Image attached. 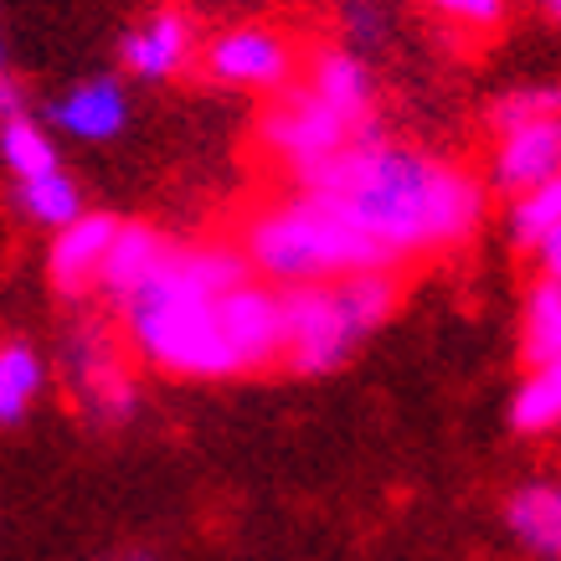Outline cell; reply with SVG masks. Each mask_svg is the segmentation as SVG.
Returning a JSON list of instances; mask_svg holds the SVG:
<instances>
[{
	"instance_id": "7402d4cb",
	"label": "cell",
	"mask_w": 561,
	"mask_h": 561,
	"mask_svg": "<svg viewBox=\"0 0 561 561\" xmlns=\"http://www.w3.org/2000/svg\"><path fill=\"white\" fill-rule=\"evenodd\" d=\"M546 114H561V88L557 83H526L500 93L490 108V129H511V124L526 119H546Z\"/></svg>"
},
{
	"instance_id": "ffe728a7",
	"label": "cell",
	"mask_w": 561,
	"mask_h": 561,
	"mask_svg": "<svg viewBox=\"0 0 561 561\" xmlns=\"http://www.w3.org/2000/svg\"><path fill=\"white\" fill-rule=\"evenodd\" d=\"M397 0H335V26H341L345 47L356 51H376L387 47L391 36H397Z\"/></svg>"
},
{
	"instance_id": "603a6c76",
	"label": "cell",
	"mask_w": 561,
	"mask_h": 561,
	"mask_svg": "<svg viewBox=\"0 0 561 561\" xmlns=\"http://www.w3.org/2000/svg\"><path fill=\"white\" fill-rule=\"evenodd\" d=\"M530 257H536V268H541V278H557V284H561V227H557V232H551V238H546Z\"/></svg>"
},
{
	"instance_id": "7a4b0ae2",
	"label": "cell",
	"mask_w": 561,
	"mask_h": 561,
	"mask_svg": "<svg viewBox=\"0 0 561 561\" xmlns=\"http://www.w3.org/2000/svg\"><path fill=\"white\" fill-rule=\"evenodd\" d=\"M253 273V263L217 242H175L150 284L119 305L124 335L145 366L186 381L242 376L227 341V294Z\"/></svg>"
},
{
	"instance_id": "9c48e42d",
	"label": "cell",
	"mask_w": 561,
	"mask_h": 561,
	"mask_svg": "<svg viewBox=\"0 0 561 561\" xmlns=\"http://www.w3.org/2000/svg\"><path fill=\"white\" fill-rule=\"evenodd\" d=\"M124 221L103 217V211H83L78 221L57 227L47 242V278L57 294H78L103 289V268H108V253H114V238H119Z\"/></svg>"
},
{
	"instance_id": "6da1fadb",
	"label": "cell",
	"mask_w": 561,
	"mask_h": 561,
	"mask_svg": "<svg viewBox=\"0 0 561 561\" xmlns=\"http://www.w3.org/2000/svg\"><path fill=\"white\" fill-rule=\"evenodd\" d=\"M299 186L324 196L356 232H366L391 268L454 253L484 221V186L463 165L376 129Z\"/></svg>"
},
{
	"instance_id": "cb8c5ba5",
	"label": "cell",
	"mask_w": 561,
	"mask_h": 561,
	"mask_svg": "<svg viewBox=\"0 0 561 561\" xmlns=\"http://www.w3.org/2000/svg\"><path fill=\"white\" fill-rule=\"evenodd\" d=\"M541 5V16L551 21V26H561V0H536Z\"/></svg>"
},
{
	"instance_id": "2e32d148",
	"label": "cell",
	"mask_w": 561,
	"mask_h": 561,
	"mask_svg": "<svg viewBox=\"0 0 561 561\" xmlns=\"http://www.w3.org/2000/svg\"><path fill=\"white\" fill-rule=\"evenodd\" d=\"M42 381H47V366L26 341H5L0 345V423L16 427L32 402L42 397Z\"/></svg>"
},
{
	"instance_id": "277c9868",
	"label": "cell",
	"mask_w": 561,
	"mask_h": 561,
	"mask_svg": "<svg viewBox=\"0 0 561 561\" xmlns=\"http://www.w3.org/2000/svg\"><path fill=\"white\" fill-rule=\"evenodd\" d=\"M391 309H397V268H371L351 273V278L284 289V324H289L284 360L305 376L341 371L345 360L387 324Z\"/></svg>"
},
{
	"instance_id": "7c38bea8",
	"label": "cell",
	"mask_w": 561,
	"mask_h": 561,
	"mask_svg": "<svg viewBox=\"0 0 561 561\" xmlns=\"http://www.w3.org/2000/svg\"><path fill=\"white\" fill-rule=\"evenodd\" d=\"M505 526L530 557L561 561V479H530L505 500Z\"/></svg>"
},
{
	"instance_id": "3957f363",
	"label": "cell",
	"mask_w": 561,
	"mask_h": 561,
	"mask_svg": "<svg viewBox=\"0 0 561 561\" xmlns=\"http://www.w3.org/2000/svg\"><path fill=\"white\" fill-rule=\"evenodd\" d=\"M242 257L253 263L257 278H268L278 289L391 268L387 253L309 186L253 211V221L242 227Z\"/></svg>"
},
{
	"instance_id": "e0dca14e",
	"label": "cell",
	"mask_w": 561,
	"mask_h": 561,
	"mask_svg": "<svg viewBox=\"0 0 561 561\" xmlns=\"http://www.w3.org/2000/svg\"><path fill=\"white\" fill-rule=\"evenodd\" d=\"M16 206L21 217L36 221V227H68V221L83 217V196H78V181L68 171H47V175H32V181H16Z\"/></svg>"
},
{
	"instance_id": "5bb4252c",
	"label": "cell",
	"mask_w": 561,
	"mask_h": 561,
	"mask_svg": "<svg viewBox=\"0 0 561 561\" xmlns=\"http://www.w3.org/2000/svg\"><path fill=\"white\" fill-rule=\"evenodd\" d=\"M511 427L526 438H541V433L561 427V360H546V366L526 371V381L511 397Z\"/></svg>"
},
{
	"instance_id": "8992f818",
	"label": "cell",
	"mask_w": 561,
	"mask_h": 561,
	"mask_svg": "<svg viewBox=\"0 0 561 561\" xmlns=\"http://www.w3.org/2000/svg\"><path fill=\"white\" fill-rule=\"evenodd\" d=\"M202 72L238 93H284L294 83V47L273 26L238 21L202 42Z\"/></svg>"
},
{
	"instance_id": "44dd1931",
	"label": "cell",
	"mask_w": 561,
	"mask_h": 561,
	"mask_svg": "<svg viewBox=\"0 0 561 561\" xmlns=\"http://www.w3.org/2000/svg\"><path fill=\"white\" fill-rule=\"evenodd\" d=\"M417 5L433 21H443L448 32H463V36L500 32L505 16H511V0H417Z\"/></svg>"
},
{
	"instance_id": "30bf717a",
	"label": "cell",
	"mask_w": 561,
	"mask_h": 561,
	"mask_svg": "<svg viewBox=\"0 0 561 561\" xmlns=\"http://www.w3.org/2000/svg\"><path fill=\"white\" fill-rule=\"evenodd\" d=\"M191 57H202V47L181 11H150L119 36V62L139 83H171L191 68Z\"/></svg>"
},
{
	"instance_id": "52a82bcc",
	"label": "cell",
	"mask_w": 561,
	"mask_h": 561,
	"mask_svg": "<svg viewBox=\"0 0 561 561\" xmlns=\"http://www.w3.org/2000/svg\"><path fill=\"white\" fill-rule=\"evenodd\" d=\"M68 387L93 423H124L135 412V371L99 330H83L68 345Z\"/></svg>"
},
{
	"instance_id": "d6986e66",
	"label": "cell",
	"mask_w": 561,
	"mask_h": 561,
	"mask_svg": "<svg viewBox=\"0 0 561 561\" xmlns=\"http://www.w3.org/2000/svg\"><path fill=\"white\" fill-rule=\"evenodd\" d=\"M505 227H511V242L536 253L551 232L561 227V181L551 186H536L526 196H511V211H505Z\"/></svg>"
},
{
	"instance_id": "ba28073f",
	"label": "cell",
	"mask_w": 561,
	"mask_h": 561,
	"mask_svg": "<svg viewBox=\"0 0 561 561\" xmlns=\"http://www.w3.org/2000/svg\"><path fill=\"white\" fill-rule=\"evenodd\" d=\"M551 181H561V114L494 129L490 186L500 196H526V191L551 186Z\"/></svg>"
},
{
	"instance_id": "8fae6325",
	"label": "cell",
	"mask_w": 561,
	"mask_h": 561,
	"mask_svg": "<svg viewBox=\"0 0 561 561\" xmlns=\"http://www.w3.org/2000/svg\"><path fill=\"white\" fill-rule=\"evenodd\" d=\"M47 124L57 135L83 139V145H103L129 124V99L114 78H83L68 93H57L47 108Z\"/></svg>"
},
{
	"instance_id": "5b68a950",
	"label": "cell",
	"mask_w": 561,
	"mask_h": 561,
	"mask_svg": "<svg viewBox=\"0 0 561 561\" xmlns=\"http://www.w3.org/2000/svg\"><path fill=\"white\" fill-rule=\"evenodd\" d=\"M376 124L356 108H345L341 99H330L320 88L309 83H289L284 93H273L268 114L257 124V139H263V150L284 165L289 175H314L324 171L335 154H345L356 139H366Z\"/></svg>"
},
{
	"instance_id": "ac0fdd59",
	"label": "cell",
	"mask_w": 561,
	"mask_h": 561,
	"mask_svg": "<svg viewBox=\"0 0 561 561\" xmlns=\"http://www.w3.org/2000/svg\"><path fill=\"white\" fill-rule=\"evenodd\" d=\"M520 351H526L530 366L561 360V284L557 278H541V284L526 294V314H520Z\"/></svg>"
},
{
	"instance_id": "9a60e30c",
	"label": "cell",
	"mask_w": 561,
	"mask_h": 561,
	"mask_svg": "<svg viewBox=\"0 0 561 561\" xmlns=\"http://www.w3.org/2000/svg\"><path fill=\"white\" fill-rule=\"evenodd\" d=\"M0 154H5V171L16 181H32V175H47V171H62L57 160V145H51V129L32 114H5L0 124Z\"/></svg>"
},
{
	"instance_id": "4fadbf2b",
	"label": "cell",
	"mask_w": 561,
	"mask_h": 561,
	"mask_svg": "<svg viewBox=\"0 0 561 561\" xmlns=\"http://www.w3.org/2000/svg\"><path fill=\"white\" fill-rule=\"evenodd\" d=\"M171 248L175 242L165 238V232H154L145 221H124L119 238H114V253H108V268H103V294H108L114 305H124L139 284H150L154 273H160V263L171 257Z\"/></svg>"
}]
</instances>
